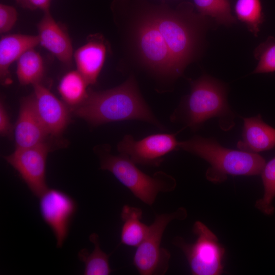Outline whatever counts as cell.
<instances>
[{"label": "cell", "instance_id": "4fadbf2b", "mask_svg": "<svg viewBox=\"0 0 275 275\" xmlns=\"http://www.w3.org/2000/svg\"><path fill=\"white\" fill-rule=\"evenodd\" d=\"M33 87L36 108L44 126L49 135H59L69 121L67 106L40 82Z\"/></svg>", "mask_w": 275, "mask_h": 275}, {"label": "cell", "instance_id": "ffe728a7", "mask_svg": "<svg viewBox=\"0 0 275 275\" xmlns=\"http://www.w3.org/2000/svg\"><path fill=\"white\" fill-rule=\"evenodd\" d=\"M90 241L94 245L92 252L86 249H81L78 257L85 264V275H108L112 270L109 264V255L103 252L100 248L99 236L95 233L89 237Z\"/></svg>", "mask_w": 275, "mask_h": 275}, {"label": "cell", "instance_id": "6da1fadb", "mask_svg": "<svg viewBox=\"0 0 275 275\" xmlns=\"http://www.w3.org/2000/svg\"><path fill=\"white\" fill-rule=\"evenodd\" d=\"M74 113L95 126L137 120L164 128L141 96L133 77L114 88L88 93L85 100L74 108Z\"/></svg>", "mask_w": 275, "mask_h": 275}, {"label": "cell", "instance_id": "ba28073f", "mask_svg": "<svg viewBox=\"0 0 275 275\" xmlns=\"http://www.w3.org/2000/svg\"><path fill=\"white\" fill-rule=\"evenodd\" d=\"M139 53L146 65L159 74L178 77L167 44L152 15L143 18L136 31Z\"/></svg>", "mask_w": 275, "mask_h": 275}, {"label": "cell", "instance_id": "e0dca14e", "mask_svg": "<svg viewBox=\"0 0 275 275\" xmlns=\"http://www.w3.org/2000/svg\"><path fill=\"white\" fill-rule=\"evenodd\" d=\"M39 44L38 36L23 34L5 35L0 40V76L3 84L10 82V65L27 50Z\"/></svg>", "mask_w": 275, "mask_h": 275}, {"label": "cell", "instance_id": "d6986e66", "mask_svg": "<svg viewBox=\"0 0 275 275\" xmlns=\"http://www.w3.org/2000/svg\"><path fill=\"white\" fill-rule=\"evenodd\" d=\"M86 79L77 71H70L61 78L58 86L59 92L64 102L75 108L87 97L88 86Z\"/></svg>", "mask_w": 275, "mask_h": 275}, {"label": "cell", "instance_id": "9a60e30c", "mask_svg": "<svg viewBox=\"0 0 275 275\" xmlns=\"http://www.w3.org/2000/svg\"><path fill=\"white\" fill-rule=\"evenodd\" d=\"M243 119L241 139L237 144L239 150L257 153L275 147V129L265 123L260 114Z\"/></svg>", "mask_w": 275, "mask_h": 275}, {"label": "cell", "instance_id": "603a6c76", "mask_svg": "<svg viewBox=\"0 0 275 275\" xmlns=\"http://www.w3.org/2000/svg\"><path fill=\"white\" fill-rule=\"evenodd\" d=\"M199 14L210 17L216 22L230 26L236 22V18L231 14L229 0H193Z\"/></svg>", "mask_w": 275, "mask_h": 275}, {"label": "cell", "instance_id": "2e32d148", "mask_svg": "<svg viewBox=\"0 0 275 275\" xmlns=\"http://www.w3.org/2000/svg\"><path fill=\"white\" fill-rule=\"evenodd\" d=\"M106 52L104 40L100 36L91 37L75 52L74 58L77 70L88 85L96 82L105 61Z\"/></svg>", "mask_w": 275, "mask_h": 275}, {"label": "cell", "instance_id": "ac0fdd59", "mask_svg": "<svg viewBox=\"0 0 275 275\" xmlns=\"http://www.w3.org/2000/svg\"><path fill=\"white\" fill-rule=\"evenodd\" d=\"M142 215L143 211L139 208L127 205L123 207L121 212L123 222L121 233L122 243L138 247L142 242L149 227L142 222Z\"/></svg>", "mask_w": 275, "mask_h": 275}, {"label": "cell", "instance_id": "7a4b0ae2", "mask_svg": "<svg viewBox=\"0 0 275 275\" xmlns=\"http://www.w3.org/2000/svg\"><path fill=\"white\" fill-rule=\"evenodd\" d=\"M227 90L221 81L203 75L191 81L190 91L171 116L193 130H198L205 122L218 118L223 130L234 125V114L227 101Z\"/></svg>", "mask_w": 275, "mask_h": 275}, {"label": "cell", "instance_id": "5b68a950", "mask_svg": "<svg viewBox=\"0 0 275 275\" xmlns=\"http://www.w3.org/2000/svg\"><path fill=\"white\" fill-rule=\"evenodd\" d=\"M98 152L100 169L111 172L132 194L144 203L152 205L160 193H169L176 188L177 183L171 175L163 171L148 175L125 156L112 155L109 149Z\"/></svg>", "mask_w": 275, "mask_h": 275}, {"label": "cell", "instance_id": "5bb4252c", "mask_svg": "<svg viewBox=\"0 0 275 275\" xmlns=\"http://www.w3.org/2000/svg\"><path fill=\"white\" fill-rule=\"evenodd\" d=\"M39 44L50 52L59 61L69 64L72 60L73 50L68 35L56 22L49 10L38 25Z\"/></svg>", "mask_w": 275, "mask_h": 275}, {"label": "cell", "instance_id": "4316f807", "mask_svg": "<svg viewBox=\"0 0 275 275\" xmlns=\"http://www.w3.org/2000/svg\"><path fill=\"white\" fill-rule=\"evenodd\" d=\"M13 128L7 109L2 102L0 104V133L3 136H8L12 133Z\"/></svg>", "mask_w": 275, "mask_h": 275}, {"label": "cell", "instance_id": "44dd1931", "mask_svg": "<svg viewBox=\"0 0 275 275\" xmlns=\"http://www.w3.org/2000/svg\"><path fill=\"white\" fill-rule=\"evenodd\" d=\"M44 74V63L40 54L32 48L17 60L16 74L22 85L40 83Z\"/></svg>", "mask_w": 275, "mask_h": 275}, {"label": "cell", "instance_id": "8fae6325", "mask_svg": "<svg viewBox=\"0 0 275 275\" xmlns=\"http://www.w3.org/2000/svg\"><path fill=\"white\" fill-rule=\"evenodd\" d=\"M39 198L41 215L52 231L57 248H60L68 236L77 204L70 196L56 188H48Z\"/></svg>", "mask_w": 275, "mask_h": 275}, {"label": "cell", "instance_id": "7c38bea8", "mask_svg": "<svg viewBox=\"0 0 275 275\" xmlns=\"http://www.w3.org/2000/svg\"><path fill=\"white\" fill-rule=\"evenodd\" d=\"M13 133L16 149L42 144L49 135L36 110L33 94L21 101Z\"/></svg>", "mask_w": 275, "mask_h": 275}, {"label": "cell", "instance_id": "7402d4cb", "mask_svg": "<svg viewBox=\"0 0 275 275\" xmlns=\"http://www.w3.org/2000/svg\"><path fill=\"white\" fill-rule=\"evenodd\" d=\"M234 10L236 18L257 37L260 26L264 21L260 0H237Z\"/></svg>", "mask_w": 275, "mask_h": 275}, {"label": "cell", "instance_id": "52a82bcc", "mask_svg": "<svg viewBox=\"0 0 275 275\" xmlns=\"http://www.w3.org/2000/svg\"><path fill=\"white\" fill-rule=\"evenodd\" d=\"M193 231L197 236L194 243H188L176 236L172 242L185 255L191 273L194 275H218L223 271L224 248L216 236L203 223L196 221Z\"/></svg>", "mask_w": 275, "mask_h": 275}, {"label": "cell", "instance_id": "484cf974", "mask_svg": "<svg viewBox=\"0 0 275 275\" xmlns=\"http://www.w3.org/2000/svg\"><path fill=\"white\" fill-rule=\"evenodd\" d=\"M17 19V13L12 6L0 5V33H5L10 31Z\"/></svg>", "mask_w": 275, "mask_h": 275}, {"label": "cell", "instance_id": "3957f363", "mask_svg": "<svg viewBox=\"0 0 275 275\" xmlns=\"http://www.w3.org/2000/svg\"><path fill=\"white\" fill-rule=\"evenodd\" d=\"M180 149L201 157L210 164L205 176L214 183L224 182L229 175H258L265 164L264 158L256 153L228 149L214 139L199 135L179 142Z\"/></svg>", "mask_w": 275, "mask_h": 275}, {"label": "cell", "instance_id": "8992f818", "mask_svg": "<svg viewBox=\"0 0 275 275\" xmlns=\"http://www.w3.org/2000/svg\"><path fill=\"white\" fill-rule=\"evenodd\" d=\"M187 216L184 207L171 213L157 214L149 226L146 236L136 247L133 263L141 275H162L169 267L170 252L161 246V239L167 226L173 220L182 221Z\"/></svg>", "mask_w": 275, "mask_h": 275}, {"label": "cell", "instance_id": "30bf717a", "mask_svg": "<svg viewBox=\"0 0 275 275\" xmlns=\"http://www.w3.org/2000/svg\"><path fill=\"white\" fill-rule=\"evenodd\" d=\"M49 150V145L45 142L33 147L15 149L12 153L4 157L38 198L48 188L46 166Z\"/></svg>", "mask_w": 275, "mask_h": 275}, {"label": "cell", "instance_id": "277c9868", "mask_svg": "<svg viewBox=\"0 0 275 275\" xmlns=\"http://www.w3.org/2000/svg\"><path fill=\"white\" fill-rule=\"evenodd\" d=\"M171 54L178 76L191 61L197 48L203 26L202 23H194L203 16L193 13L189 3L180 5L175 12L152 15Z\"/></svg>", "mask_w": 275, "mask_h": 275}, {"label": "cell", "instance_id": "d4e9b609", "mask_svg": "<svg viewBox=\"0 0 275 275\" xmlns=\"http://www.w3.org/2000/svg\"><path fill=\"white\" fill-rule=\"evenodd\" d=\"M254 56L258 60L253 73L275 72V39L269 36L254 50Z\"/></svg>", "mask_w": 275, "mask_h": 275}, {"label": "cell", "instance_id": "cb8c5ba5", "mask_svg": "<svg viewBox=\"0 0 275 275\" xmlns=\"http://www.w3.org/2000/svg\"><path fill=\"white\" fill-rule=\"evenodd\" d=\"M261 175L264 194L256 202L255 207L263 214L271 215L274 212L272 202L275 197V157L265 163Z\"/></svg>", "mask_w": 275, "mask_h": 275}, {"label": "cell", "instance_id": "9c48e42d", "mask_svg": "<svg viewBox=\"0 0 275 275\" xmlns=\"http://www.w3.org/2000/svg\"><path fill=\"white\" fill-rule=\"evenodd\" d=\"M175 133H157L140 140H135L130 134L125 135L118 144L120 154L125 156L136 164L157 167L166 155L179 149Z\"/></svg>", "mask_w": 275, "mask_h": 275}, {"label": "cell", "instance_id": "f1b7e54d", "mask_svg": "<svg viewBox=\"0 0 275 275\" xmlns=\"http://www.w3.org/2000/svg\"><path fill=\"white\" fill-rule=\"evenodd\" d=\"M18 0H17V1H18Z\"/></svg>", "mask_w": 275, "mask_h": 275}, {"label": "cell", "instance_id": "83f0119b", "mask_svg": "<svg viewBox=\"0 0 275 275\" xmlns=\"http://www.w3.org/2000/svg\"><path fill=\"white\" fill-rule=\"evenodd\" d=\"M50 0H18V3L24 7L33 10L40 9L44 11L49 10Z\"/></svg>", "mask_w": 275, "mask_h": 275}]
</instances>
